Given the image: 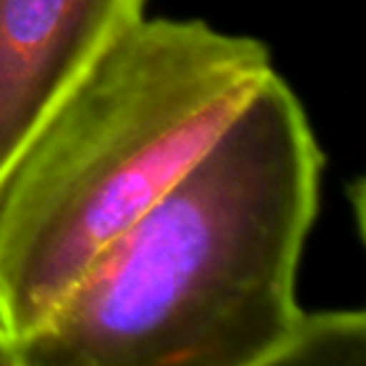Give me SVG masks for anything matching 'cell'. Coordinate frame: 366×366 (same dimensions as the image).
I'll return each instance as SVG.
<instances>
[{
  "label": "cell",
  "instance_id": "obj_1",
  "mask_svg": "<svg viewBox=\"0 0 366 366\" xmlns=\"http://www.w3.org/2000/svg\"><path fill=\"white\" fill-rule=\"evenodd\" d=\"M324 153L271 73L18 346L21 366H279Z\"/></svg>",
  "mask_w": 366,
  "mask_h": 366
},
{
  "label": "cell",
  "instance_id": "obj_2",
  "mask_svg": "<svg viewBox=\"0 0 366 366\" xmlns=\"http://www.w3.org/2000/svg\"><path fill=\"white\" fill-rule=\"evenodd\" d=\"M274 73L264 41L143 18L0 173V329L28 341Z\"/></svg>",
  "mask_w": 366,
  "mask_h": 366
},
{
  "label": "cell",
  "instance_id": "obj_3",
  "mask_svg": "<svg viewBox=\"0 0 366 366\" xmlns=\"http://www.w3.org/2000/svg\"><path fill=\"white\" fill-rule=\"evenodd\" d=\"M148 0H0V173Z\"/></svg>",
  "mask_w": 366,
  "mask_h": 366
},
{
  "label": "cell",
  "instance_id": "obj_4",
  "mask_svg": "<svg viewBox=\"0 0 366 366\" xmlns=\"http://www.w3.org/2000/svg\"><path fill=\"white\" fill-rule=\"evenodd\" d=\"M366 316L361 309H304L279 366H364Z\"/></svg>",
  "mask_w": 366,
  "mask_h": 366
},
{
  "label": "cell",
  "instance_id": "obj_5",
  "mask_svg": "<svg viewBox=\"0 0 366 366\" xmlns=\"http://www.w3.org/2000/svg\"><path fill=\"white\" fill-rule=\"evenodd\" d=\"M0 366H21L18 364V346L3 329H0Z\"/></svg>",
  "mask_w": 366,
  "mask_h": 366
}]
</instances>
